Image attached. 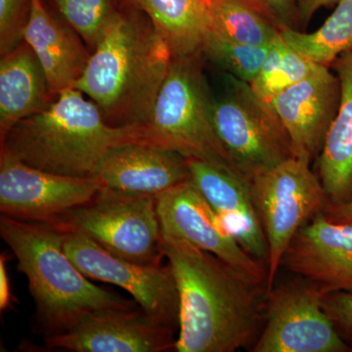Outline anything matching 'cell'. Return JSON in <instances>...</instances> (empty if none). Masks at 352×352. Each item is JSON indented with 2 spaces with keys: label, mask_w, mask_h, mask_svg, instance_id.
<instances>
[{
  "label": "cell",
  "mask_w": 352,
  "mask_h": 352,
  "mask_svg": "<svg viewBox=\"0 0 352 352\" xmlns=\"http://www.w3.org/2000/svg\"><path fill=\"white\" fill-rule=\"evenodd\" d=\"M310 164L294 156L250 182L270 251L266 295L274 288L285 252L296 234L330 205Z\"/></svg>",
  "instance_id": "cell-8"
},
{
  "label": "cell",
  "mask_w": 352,
  "mask_h": 352,
  "mask_svg": "<svg viewBox=\"0 0 352 352\" xmlns=\"http://www.w3.org/2000/svg\"><path fill=\"white\" fill-rule=\"evenodd\" d=\"M157 210L162 235L214 254L245 279L266 286L267 266L243 249L191 179L159 194Z\"/></svg>",
  "instance_id": "cell-10"
},
{
  "label": "cell",
  "mask_w": 352,
  "mask_h": 352,
  "mask_svg": "<svg viewBox=\"0 0 352 352\" xmlns=\"http://www.w3.org/2000/svg\"><path fill=\"white\" fill-rule=\"evenodd\" d=\"M173 58L149 20L116 11L75 88L111 126H146Z\"/></svg>",
  "instance_id": "cell-2"
},
{
  "label": "cell",
  "mask_w": 352,
  "mask_h": 352,
  "mask_svg": "<svg viewBox=\"0 0 352 352\" xmlns=\"http://www.w3.org/2000/svg\"><path fill=\"white\" fill-rule=\"evenodd\" d=\"M51 94L38 57L27 43L3 55L0 62V138L16 124L50 107Z\"/></svg>",
  "instance_id": "cell-20"
},
{
  "label": "cell",
  "mask_w": 352,
  "mask_h": 352,
  "mask_svg": "<svg viewBox=\"0 0 352 352\" xmlns=\"http://www.w3.org/2000/svg\"><path fill=\"white\" fill-rule=\"evenodd\" d=\"M0 236L27 277L45 337L66 332L95 312L133 309L131 300L95 286L76 267L56 227L2 214Z\"/></svg>",
  "instance_id": "cell-4"
},
{
  "label": "cell",
  "mask_w": 352,
  "mask_h": 352,
  "mask_svg": "<svg viewBox=\"0 0 352 352\" xmlns=\"http://www.w3.org/2000/svg\"><path fill=\"white\" fill-rule=\"evenodd\" d=\"M69 25L94 50L116 12L111 0H54Z\"/></svg>",
  "instance_id": "cell-26"
},
{
  "label": "cell",
  "mask_w": 352,
  "mask_h": 352,
  "mask_svg": "<svg viewBox=\"0 0 352 352\" xmlns=\"http://www.w3.org/2000/svg\"><path fill=\"white\" fill-rule=\"evenodd\" d=\"M162 252L179 296L175 351L252 349L263 327L265 287L185 241L162 235Z\"/></svg>",
  "instance_id": "cell-1"
},
{
  "label": "cell",
  "mask_w": 352,
  "mask_h": 352,
  "mask_svg": "<svg viewBox=\"0 0 352 352\" xmlns=\"http://www.w3.org/2000/svg\"><path fill=\"white\" fill-rule=\"evenodd\" d=\"M285 43L314 63L330 67L346 52H352V0H340L320 29L310 34L282 28Z\"/></svg>",
  "instance_id": "cell-22"
},
{
  "label": "cell",
  "mask_w": 352,
  "mask_h": 352,
  "mask_svg": "<svg viewBox=\"0 0 352 352\" xmlns=\"http://www.w3.org/2000/svg\"><path fill=\"white\" fill-rule=\"evenodd\" d=\"M282 266L324 294H352V226L315 215L296 234Z\"/></svg>",
  "instance_id": "cell-15"
},
{
  "label": "cell",
  "mask_w": 352,
  "mask_h": 352,
  "mask_svg": "<svg viewBox=\"0 0 352 352\" xmlns=\"http://www.w3.org/2000/svg\"><path fill=\"white\" fill-rule=\"evenodd\" d=\"M340 0H303L300 6V24L305 28L319 9L322 7L337 6Z\"/></svg>",
  "instance_id": "cell-31"
},
{
  "label": "cell",
  "mask_w": 352,
  "mask_h": 352,
  "mask_svg": "<svg viewBox=\"0 0 352 352\" xmlns=\"http://www.w3.org/2000/svg\"><path fill=\"white\" fill-rule=\"evenodd\" d=\"M322 305L340 337L352 351V294L346 292L324 294Z\"/></svg>",
  "instance_id": "cell-28"
},
{
  "label": "cell",
  "mask_w": 352,
  "mask_h": 352,
  "mask_svg": "<svg viewBox=\"0 0 352 352\" xmlns=\"http://www.w3.org/2000/svg\"><path fill=\"white\" fill-rule=\"evenodd\" d=\"M131 143L156 144L146 126L109 124L94 102L72 87L16 124L1 138V152L38 170L88 177L109 152Z\"/></svg>",
  "instance_id": "cell-3"
},
{
  "label": "cell",
  "mask_w": 352,
  "mask_h": 352,
  "mask_svg": "<svg viewBox=\"0 0 352 352\" xmlns=\"http://www.w3.org/2000/svg\"><path fill=\"white\" fill-rule=\"evenodd\" d=\"M101 187L94 176L56 175L0 154V212L7 217L48 221L91 200Z\"/></svg>",
  "instance_id": "cell-12"
},
{
  "label": "cell",
  "mask_w": 352,
  "mask_h": 352,
  "mask_svg": "<svg viewBox=\"0 0 352 352\" xmlns=\"http://www.w3.org/2000/svg\"><path fill=\"white\" fill-rule=\"evenodd\" d=\"M63 247L85 276L124 289L146 314L178 332L179 296L168 264L134 263L76 232H63Z\"/></svg>",
  "instance_id": "cell-11"
},
{
  "label": "cell",
  "mask_w": 352,
  "mask_h": 352,
  "mask_svg": "<svg viewBox=\"0 0 352 352\" xmlns=\"http://www.w3.org/2000/svg\"><path fill=\"white\" fill-rule=\"evenodd\" d=\"M318 66L289 47L279 34L271 44L261 72L251 85L259 98L270 102L287 88L302 82Z\"/></svg>",
  "instance_id": "cell-24"
},
{
  "label": "cell",
  "mask_w": 352,
  "mask_h": 352,
  "mask_svg": "<svg viewBox=\"0 0 352 352\" xmlns=\"http://www.w3.org/2000/svg\"><path fill=\"white\" fill-rule=\"evenodd\" d=\"M145 13L173 58L203 55L210 32V14L203 0H129ZM204 56V55H203Z\"/></svg>",
  "instance_id": "cell-21"
},
{
  "label": "cell",
  "mask_w": 352,
  "mask_h": 352,
  "mask_svg": "<svg viewBox=\"0 0 352 352\" xmlns=\"http://www.w3.org/2000/svg\"><path fill=\"white\" fill-rule=\"evenodd\" d=\"M175 329L142 309L104 310L44 340L48 349L73 352H164L175 349Z\"/></svg>",
  "instance_id": "cell-13"
},
{
  "label": "cell",
  "mask_w": 352,
  "mask_h": 352,
  "mask_svg": "<svg viewBox=\"0 0 352 352\" xmlns=\"http://www.w3.org/2000/svg\"><path fill=\"white\" fill-rule=\"evenodd\" d=\"M12 307V296H11L10 283L6 270V256L4 254L0 256V310H7Z\"/></svg>",
  "instance_id": "cell-30"
},
{
  "label": "cell",
  "mask_w": 352,
  "mask_h": 352,
  "mask_svg": "<svg viewBox=\"0 0 352 352\" xmlns=\"http://www.w3.org/2000/svg\"><path fill=\"white\" fill-rule=\"evenodd\" d=\"M340 101L339 78L328 66L319 65L267 103L288 133L294 156L312 162L321 152Z\"/></svg>",
  "instance_id": "cell-14"
},
{
  "label": "cell",
  "mask_w": 352,
  "mask_h": 352,
  "mask_svg": "<svg viewBox=\"0 0 352 352\" xmlns=\"http://www.w3.org/2000/svg\"><path fill=\"white\" fill-rule=\"evenodd\" d=\"M201 57L173 58L146 126L157 145L237 173L215 131Z\"/></svg>",
  "instance_id": "cell-5"
},
{
  "label": "cell",
  "mask_w": 352,
  "mask_h": 352,
  "mask_svg": "<svg viewBox=\"0 0 352 352\" xmlns=\"http://www.w3.org/2000/svg\"><path fill=\"white\" fill-rule=\"evenodd\" d=\"M324 293L300 278L266 295L263 330L254 352H351L322 305Z\"/></svg>",
  "instance_id": "cell-9"
},
{
  "label": "cell",
  "mask_w": 352,
  "mask_h": 352,
  "mask_svg": "<svg viewBox=\"0 0 352 352\" xmlns=\"http://www.w3.org/2000/svg\"><path fill=\"white\" fill-rule=\"evenodd\" d=\"M94 176L102 187L133 195L153 196L191 179L186 157L151 143H131L115 148L102 159Z\"/></svg>",
  "instance_id": "cell-16"
},
{
  "label": "cell",
  "mask_w": 352,
  "mask_h": 352,
  "mask_svg": "<svg viewBox=\"0 0 352 352\" xmlns=\"http://www.w3.org/2000/svg\"><path fill=\"white\" fill-rule=\"evenodd\" d=\"M270 47L233 43L210 32L203 55L224 73L251 85L261 72Z\"/></svg>",
  "instance_id": "cell-25"
},
{
  "label": "cell",
  "mask_w": 352,
  "mask_h": 352,
  "mask_svg": "<svg viewBox=\"0 0 352 352\" xmlns=\"http://www.w3.org/2000/svg\"><path fill=\"white\" fill-rule=\"evenodd\" d=\"M43 67L51 94L75 87L90 55L69 30L48 13L41 0H31V12L24 32Z\"/></svg>",
  "instance_id": "cell-18"
},
{
  "label": "cell",
  "mask_w": 352,
  "mask_h": 352,
  "mask_svg": "<svg viewBox=\"0 0 352 352\" xmlns=\"http://www.w3.org/2000/svg\"><path fill=\"white\" fill-rule=\"evenodd\" d=\"M325 214L333 222L352 226V201L337 207L329 206L325 210Z\"/></svg>",
  "instance_id": "cell-32"
},
{
  "label": "cell",
  "mask_w": 352,
  "mask_h": 352,
  "mask_svg": "<svg viewBox=\"0 0 352 352\" xmlns=\"http://www.w3.org/2000/svg\"><path fill=\"white\" fill-rule=\"evenodd\" d=\"M210 32L233 43L270 46L280 29L251 0H217L210 4Z\"/></svg>",
  "instance_id": "cell-23"
},
{
  "label": "cell",
  "mask_w": 352,
  "mask_h": 352,
  "mask_svg": "<svg viewBox=\"0 0 352 352\" xmlns=\"http://www.w3.org/2000/svg\"><path fill=\"white\" fill-rule=\"evenodd\" d=\"M340 83L339 110L317 160V175L332 207L352 201V52L333 63Z\"/></svg>",
  "instance_id": "cell-19"
},
{
  "label": "cell",
  "mask_w": 352,
  "mask_h": 352,
  "mask_svg": "<svg viewBox=\"0 0 352 352\" xmlns=\"http://www.w3.org/2000/svg\"><path fill=\"white\" fill-rule=\"evenodd\" d=\"M279 29L300 31V6L303 0H251Z\"/></svg>",
  "instance_id": "cell-29"
},
{
  "label": "cell",
  "mask_w": 352,
  "mask_h": 352,
  "mask_svg": "<svg viewBox=\"0 0 352 352\" xmlns=\"http://www.w3.org/2000/svg\"><path fill=\"white\" fill-rule=\"evenodd\" d=\"M45 222L63 232L83 234L134 263L161 264L164 258L157 196L101 187L91 200Z\"/></svg>",
  "instance_id": "cell-7"
},
{
  "label": "cell",
  "mask_w": 352,
  "mask_h": 352,
  "mask_svg": "<svg viewBox=\"0 0 352 352\" xmlns=\"http://www.w3.org/2000/svg\"><path fill=\"white\" fill-rule=\"evenodd\" d=\"M205 2L206 6L208 7L210 6V4L214 3V2L217 1V0H203Z\"/></svg>",
  "instance_id": "cell-33"
},
{
  "label": "cell",
  "mask_w": 352,
  "mask_h": 352,
  "mask_svg": "<svg viewBox=\"0 0 352 352\" xmlns=\"http://www.w3.org/2000/svg\"><path fill=\"white\" fill-rule=\"evenodd\" d=\"M188 160L191 180L245 252L268 265L270 251L251 184L233 171Z\"/></svg>",
  "instance_id": "cell-17"
},
{
  "label": "cell",
  "mask_w": 352,
  "mask_h": 352,
  "mask_svg": "<svg viewBox=\"0 0 352 352\" xmlns=\"http://www.w3.org/2000/svg\"><path fill=\"white\" fill-rule=\"evenodd\" d=\"M31 12V0H0L1 56L24 43V32Z\"/></svg>",
  "instance_id": "cell-27"
},
{
  "label": "cell",
  "mask_w": 352,
  "mask_h": 352,
  "mask_svg": "<svg viewBox=\"0 0 352 352\" xmlns=\"http://www.w3.org/2000/svg\"><path fill=\"white\" fill-rule=\"evenodd\" d=\"M210 113L234 170L248 182L294 157L283 124L250 83L226 74L223 92L210 94Z\"/></svg>",
  "instance_id": "cell-6"
}]
</instances>
